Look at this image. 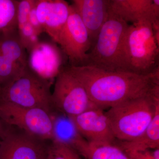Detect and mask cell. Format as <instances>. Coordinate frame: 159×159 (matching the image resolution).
<instances>
[{
	"mask_svg": "<svg viewBox=\"0 0 159 159\" xmlns=\"http://www.w3.org/2000/svg\"><path fill=\"white\" fill-rule=\"evenodd\" d=\"M67 68L83 86L91 101L103 110L148 95L159 84V68L147 75L106 71L89 66Z\"/></svg>",
	"mask_w": 159,
	"mask_h": 159,
	"instance_id": "1",
	"label": "cell"
},
{
	"mask_svg": "<svg viewBox=\"0 0 159 159\" xmlns=\"http://www.w3.org/2000/svg\"><path fill=\"white\" fill-rule=\"evenodd\" d=\"M159 106V86L146 96L129 99L105 112L117 141L129 142L141 136Z\"/></svg>",
	"mask_w": 159,
	"mask_h": 159,
	"instance_id": "2",
	"label": "cell"
},
{
	"mask_svg": "<svg viewBox=\"0 0 159 159\" xmlns=\"http://www.w3.org/2000/svg\"><path fill=\"white\" fill-rule=\"evenodd\" d=\"M129 24L110 10L97 41L87 54L84 66L108 71H126L125 42Z\"/></svg>",
	"mask_w": 159,
	"mask_h": 159,
	"instance_id": "3",
	"label": "cell"
},
{
	"mask_svg": "<svg viewBox=\"0 0 159 159\" xmlns=\"http://www.w3.org/2000/svg\"><path fill=\"white\" fill-rule=\"evenodd\" d=\"M125 49L128 72L147 75L159 68V43L148 22L129 25Z\"/></svg>",
	"mask_w": 159,
	"mask_h": 159,
	"instance_id": "4",
	"label": "cell"
},
{
	"mask_svg": "<svg viewBox=\"0 0 159 159\" xmlns=\"http://www.w3.org/2000/svg\"><path fill=\"white\" fill-rule=\"evenodd\" d=\"M51 82L28 66L16 81L0 89V102L25 108H40L52 113Z\"/></svg>",
	"mask_w": 159,
	"mask_h": 159,
	"instance_id": "5",
	"label": "cell"
},
{
	"mask_svg": "<svg viewBox=\"0 0 159 159\" xmlns=\"http://www.w3.org/2000/svg\"><path fill=\"white\" fill-rule=\"evenodd\" d=\"M0 118L29 135L45 141L54 140V116L40 108H25L0 102Z\"/></svg>",
	"mask_w": 159,
	"mask_h": 159,
	"instance_id": "6",
	"label": "cell"
},
{
	"mask_svg": "<svg viewBox=\"0 0 159 159\" xmlns=\"http://www.w3.org/2000/svg\"><path fill=\"white\" fill-rule=\"evenodd\" d=\"M51 101L53 108L67 117L77 116L97 107L67 67L61 69L56 76Z\"/></svg>",
	"mask_w": 159,
	"mask_h": 159,
	"instance_id": "7",
	"label": "cell"
},
{
	"mask_svg": "<svg viewBox=\"0 0 159 159\" xmlns=\"http://www.w3.org/2000/svg\"><path fill=\"white\" fill-rule=\"evenodd\" d=\"M57 44L68 58L70 66H84L91 48L88 33L79 15L70 5L67 21L58 36Z\"/></svg>",
	"mask_w": 159,
	"mask_h": 159,
	"instance_id": "8",
	"label": "cell"
},
{
	"mask_svg": "<svg viewBox=\"0 0 159 159\" xmlns=\"http://www.w3.org/2000/svg\"><path fill=\"white\" fill-rule=\"evenodd\" d=\"M44 142L20 129L6 128L0 138V159H43L49 147Z\"/></svg>",
	"mask_w": 159,
	"mask_h": 159,
	"instance_id": "9",
	"label": "cell"
},
{
	"mask_svg": "<svg viewBox=\"0 0 159 159\" xmlns=\"http://www.w3.org/2000/svg\"><path fill=\"white\" fill-rule=\"evenodd\" d=\"M78 133L90 143L115 144L114 135L105 111L97 107L74 116L68 117Z\"/></svg>",
	"mask_w": 159,
	"mask_h": 159,
	"instance_id": "10",
	"label": "cell"
},
{
	"mask_svg": "<svg viewBox=\"0 0 159 159\" xmlns=\"http://www.w3.org/2000/svg\"><path fill=\"white\" fill-rule=\"evenodd\" d=\"M35 9L44 32L57 43L70 15V4L63 0H36Z\"/></svg>",
	"mask_w": 159,
	"mask_h": 159,
	"instance_id": "11",
	"label": "cell"
},
{
	"mask_svg": "<svg viewBox=\"0 0 159 159\" xmlns=\"http://www.w3.org/2000/svg\"><path fill=\"white\" fill-rule=\"evenodd\" d=\"M72 3L87 29L92 48L109 16L110 0H73Z\"/></svg>",
	"mask_w": 159,
	"mask_h": 159,
	"instance_id": "12",
	"label": "cell"
},
{
	"mask_svg": "<svg viewBox=\"0 0 159 159\" xmlns=\"http://www.w3.org/2000/svg\"><path fill=\"white\" fill-rule=\"evenodd\" d=\"M110 10L128 24L159 21V0H110Z\"/></svg>",
	"mask_w": 159,
	"mask_h": 159,
	"instance_id": "13",
	"label": "cell"
},
{
	"mask_svg": "<svg viewBox=\"0 0 159 159\" xmlns=\"http://www.w3.org/2000/svg\"><path fill=\"white\" fill-rule=\"evenodd\" d=\"M72 146L86 159H132L115 144H93L81 136L75 139Z\"/></svg>",
	"mask_w": 159,
	"mask_h": 159,
	"instance_id": "14",
	"label": "cell"
},
{
	"mask_svg": "<svg viewBox=\"0 0 159 159\" xmlns=\"http://www.w3.org/2000/svg\"><path fill=\"white\" fill-rule=\"evenodd\" d=\"M26 51L18 29L0 34V59L25 69L29 66Z\"/></svg>",
	"mask_w": 159,
	"mask_h": 159,
	"instance_id": "15",
	"label": "cell"
},
{
	"mask_svg": "<svg viewBox=\"0 0 159 159\" xmlns=\"http://www.w3.org/2000/svg\"><path fill=\"white\" fill-rule=\"evenodd\" d=\"M115 145L125 152L153 150L159 148V106L150 124L143 134L129 142L117 141Z\"/></svg>",
	"mask_w": 159,
	"mask_h": 159,
	"instance_id": "16",
	"label": "cell"
},
{
	"mask_svg": "<svg viewBox=\"0 0 159 159\" xmlns=\"http://www.w3.org/2000/svg\"><path fill=\"white\" fill-rule=\"evenodd\" d=\"M18 1L0 0V34L17 30Z\"/></svg>",
	"mask_w": 159,
	"mask_h": 159,
	"instance_id": "17",
	"label": "cell"
},
{
	"mask_svg": "<svg viewBox=\"0 0 159 159\" xmlns=\"http://www.w3.org/2000/svg\"><path fill=\"white\" fill-rule=\"evenodd\" d=\"M49 150L51 159H83L72 145L57 140L52 141Z\"/></svg>",
	"mask_w": 159,
	"mask_h": 159,
	"instance_id": "18",
	"label": "cell"
},
{
	"mask_svg": "<svg viewBox=\"0 0 159 159\" xmlns=\"http://www.w3.org/2000/svg\"><path fill=\"white\" fill-rule=\"evenodd\" d=\"M19 37L23 47L30 53L39 43V36L29 22L18 29Z\"/></svg>",
	"mask_w": 159,
	"mask_h": 159,
	"instance_id": "19",
	"label": "cell"
},
{
	"mask_svg": "<svg viewBox=\"0 0 159 159\" xmlns=\"http://www.w3.org/2000/svg\"><path fill=\"white\" fill-rule=\"evenodd\" d=\"M36 2V0L18 1L16 18L18 29L28 22L29 13Z\"/></svg>",
	"mask_w": 159,
	"mask_h": 159,
	"instance_id": "20",
	"label": "cell"
},
{
	"mask_svg": "<svg viewBox=\"0 0 159 159\" xmlns=\"http://www.w3.org/2000/svg\"><path fill=\"white\" fill-rule=\"evenodd\" d=\"M28 22L34 29L38 36L44 32L42 27L39 21L37 15H36L35 4L29 13V18H28Z\"/></svg>",
	"mask_w": 159,
	"mask_h": 159,
	"instance_id": "21",
	"label": "cell"
},
{
	"mask_svg": "<svg viewBox=\"0 0 159 159\" xmlns=\"http://www.w3.org/2000/svg\"><path fill=\"white\" fill-rule=\"evenodd\" d=\"M4 124L5 123L3 122L2 119L0 118V138H1L3 134H4V132H5L6 128L4 126Z\"/></svg>",
	"mask_w": 159,
	"mask_h": 159,
	"instance_id": "22",
	"label": "cell"
},
{
	"mask_svg": "<svg viewBox=\"0 0 159 159\" xmlns=\"http://www.w3.org/2000/svg\"><path fill=\"white\" fill-rule=\"evenodd\" d=\"M43 159H51V155H50V152H49V150H48V154H47V156Z\"/></svg>",
	"mask_w": 159,
	"mask_h": 159,
	"instance_id": "23",
	"label": "cell"
}]
</instances>
